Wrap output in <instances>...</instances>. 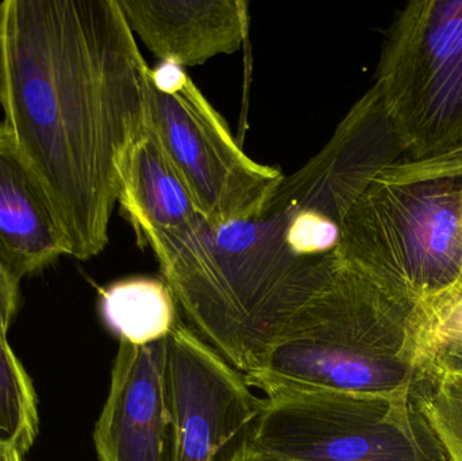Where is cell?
<instances>
[{
    "mask_svg": "<svg viewBox=\"0 0 462 461\" xmlns=\"http://www.w3.org/2000/svg\"><path fill=\"white\" fill-rule=\"evenodd\" d=\"M234 461H277L273 459H268V457L260 456V455L252 454V452L246 451V448L236 457Z\"/></svg>",
    "mask_w": 462,
    "mask_h": 461,
    "instance_id": "19",
    "label": "cell"
},
{
    "mask_svg": "<svg viewBox=\"0 0 462 461\" xmlns=\"http://www.w3.org/2000/svg\"><path fill=\"white\" fill-rule=\"evenodd\" d=\"M34 387L8 337L0 333V444L26 455L38 435Z\"/></svg>",
    "mask_w": 462,
    "mask_h": 461,
    "instance_id": "13",
    "label": "cell"
},
{
    "mask_svg": "<svg viewBox=\"0 0 462 461\" xmlns=\"http://www.w3.org/2000/svg\"><path fill=\"white\" fill-rule=\"evenodd\" d=\"M0 461H24V455L16 449L0 444Z\"/></svg>",
    "mask_w": 462,
    "mask_h": 461,
    "instance_id": "18",
    "label": "cell"
},
{
    "mask_svg": "<svg viewBox=\"0 0 462 461\" xmlns=\"http://www.w3.org/2000/svg\"><path fill=\"white\" fill-rule=\"evenodd\" d=\"M68 256L67 244L32 171L0 121V262L18 281Z\"/></svg>",
    "mask_w": 462,
    "mask_h": 461,
    "instance_id": "10",
    "label": "cell"
},
{
    "mask_svg": "<svg viewBox=\"0 0 462 461\" xmlns=\"http://www.w3.org/2000/svg\"><path fill=\"white\" fill-rule=\"evenodd\" d=\"M171 461H234L246 448L263 400L180 318L170 337Z\"/></svg>",
    "mask_w": 462,
    "mask_h": 461,
    "instance_id": "7",
    "label": "cell"
},
{
    "mask_svg": "<svg viewBox=\"0 0 462 461\" xmlns=\"http://www.w3.org/2000/svg\"><path fill=\"white\" fill-rule=\"evenodd\" d=\"M100 313L119 341L133 346L165 340L181 318L168 284L145 276L124 279L102 290Z\"/></svg>",
    "mask_w": 462,
    "mask_h": 461,
    "instance_id": "12",
    "label": "cell"
},
{
    "mask_svg": "<svg viewBox=\"0 0 462 461\" xmlns=\"http://www.w3.org/2000/svg\"><path fill=\"white\" fill-rule=\"evenodd\" d=\"M118 203L138 243L148 248L205 218L149 119L125 160Z\"/></svg>",
    "mask_w": 462,
    "mask_h": 461,
    "instance_id": "11",
    "label": "cell"
},
{
    "mask_svg": "<svg viewBox=\"0 0 462 461\" xmlns=\"http://www.w3.org/2000/svg\"><path fill=\"white\" fill-rule=\"evenodd\" d=\"M430 368L448 371L460 370L462 368V343L452 344V346H445L441 351L437 352L426 364L417 371V373L423 370H430Z\"/></svg>",
    "mask_w": 462,
    "mask_h": 461,
    "instance_id": "17",
    "label": "cell"
},
{
    "mask_svg": "<svg viewBox=\"0 0 462 461\" xmlns=\"http://www.w3.org/2000/svg\"><path fill=\"white\" fill-rule=\"evenodd\" d=\"M418 306L341 264L291 316L247 384L265 398L393 394L411 386V321Z\"/></svg>",
    "mask_w": 462,
    "mask_h": 461,
    "instance_id": "2",
    "label": "cell"
},
{
    "mask_svg": "<svg viewBox=\"0 0 462 461\" xmlns=\"http://www.w3.org/2000/svg\"><path fill=\"white\" fill-rule=\"evenodd\" d=\"M246 451L277 461H449L411 386L263 398Z\"/></svg>",
    "mask_w": 462,
    "mask_h": 461,
    "instance_id": "4",
    "label": "cell"
},
{
    "mask_svg": "<svg viewBox=\"0 0 462 461\" xmlns=\"http://www.w3.org/2000/svg\"><path fill=\"white\" fill-rule=\"evenodd\" d=\"M0 61H2V11H0Z\"/></svg>",
    "mask_w": 462,
    "mask_h": 461,
    "instance_id": "20",
    "label": "cell"
},
{
    "mask_svg": "<svg viewBox=\"0 0 462 461\" xmlns=\"http://www.w3.org/2000/svg\"><path fill=\"white\" fill-rule=\"evenodd\" d=\"M411 398L441 441L449 461H462V368L423 370L414 376Z\"/></svg>",
    "mask_w": 462,
    "mask_h": 461,
    "instance_id": "14",
    "label": "cell"
},
{
    "mask_svg": "<svg viewBox=\"0 0 462 461\" xmlns=\"http://www.w3.org/2000/svg\"><path fill=\"white\" fill-rule=\"evenodd\" d=\"M132 29L162 62L205 64L241 48L249 32L245 0H118Z\"/></svg>",
    "mask_w": 462,
    "mask_h": 461,
    "instance_id": "9",
    "label": "cell"
},
{
    "mask_svg": "<svg viewBox=\"0 0 462 461\" xmlns=\"http://www.w3.org/2000/svg\"><path fill=\"white\" fill-rule=\"evenodd\" d=\"M0 105L68 256L105 251L122 168L148 124L149 65L118 0H5Z\"/></svg>",
    "mask_w": 462,
    "mask_h": 461,
    "instance_id": "1",
    "label": "cell"
},
{
    "mask_svg": "<svg viewBox=\"0 0 462 461\" xmlns=\"http://www.w3.org/2000/svg\"><path fill=\"white\" fill-rule=\"evenodd\" d=\"M149 124L211 224L257 210L284 173L255 162L181 67L162 62L146 76Z\"/></svg>",
    "mask_w": 462,
    "mask_h": 461,
    "instance_id": "6",
    "label": "cell"
},
{
    "mask_svg": "<svg viewBox=\"0 0 462 461\" xmlns=\"http://www.w3.org/2000/svg\"><path fill=\"white\" fill-rule=\"evenodd\" d=\"M19 284L21 281L0 262V333L5 337L19 309Z\"/></svg>",
    "mask_w": 462,
    "mask_h": 461,
    "instance_id": "16",
    "label": "cell"
},
{
    "mask_svg": "<svg viewBox=\"0 0 462 461\" xmlns=\"http://www.w3.org/2000/svg\"><path fill=\"white\" fill-rule=\"evenodd\" d=\"M377 91L406 157L462 151V0H414L383 48Z\"/></svg>",
    "mask_w": 462,
    "mask_h": 461,
    "instance_id": "5",
    "label": "cell"
},
{
    "mask_svg": "<svg viewBox=\"0 0 462 461\" xmlns=\"http://www.w3.org/2000/svg\"><path fill=\"white\" fill-rule=\"evenodd\" d=\"M411 343L415 373L445 346L462 343V281L415 309Z\"/></svg>",
    "mask_w": 462,
    "mask_h": 461,
    "instance_id": "15",
    "label": "cell"
},
{
    "mask_svg": "<svg viewBox=\"0 0 462 461\" xmlns=\"http://www.w3.org/2000/svg\"><path fill=\"white\" fill-rule=\"evenodd\" d=\"M170 337L148 346L119 341L94 430L99 461H171Z\"/></svg>",
    "mask_w": 462,
    "mask_h": 461,
    "instance_id": "8",
    "label": "cell"
},
{
    "mask_svg": "<svg viewBox=\"0 0 462 461\" xmlns=\"http://www.w3.org/2000/svg\"><path fill=\"white\" fill-rule=\"evenodd\" d=\"M338 256L415 306L460 284L462 151L380 171L345 217Z\"/></svg>",
    "mask_w": 462,
    "mask_h": 461,
    "instance_id": "3",
    "label": "cell"
}]
</instances>
